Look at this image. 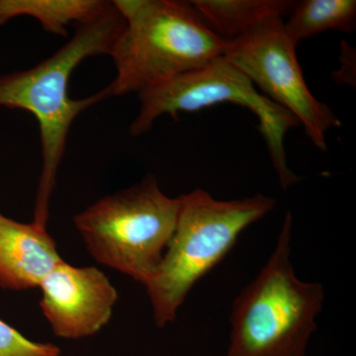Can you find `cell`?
<instances>
[{
  "label": "cell",
  "mask_w": 356,
  "mask_h": 356,
  "mask_svg": "<svg viewBox=\"0 0 356 356\" xmlns=\"http://www.w3.org/2000/svg\"><path fill=\"white\" fill-rule=\"evenodd\" d=\"M125 20L109 56L116 76L103 88L107 99L144 92L222 57L228 41L218 36L191 2L114 0Z\"/></svg>",
  "instance_id": "7a4b0ae2"
},
{
  "label": "cell",
  "mask_w": 356,
  "mask_h": 356,
  "mask_svg": "<svg viewBox=\"0 0 356 356\" xmlns=\"http://www.w3.org/2000/svg\"><path fill=\"white\" fill-rule=\"evenodd\" d=\"M296 48L282 18H273L229 41L222 57L241 70L259 92L294 116L318 149L327 151L325 136L332 128L341 127V121L312 95Z\"/></svg>",
  "instance_id": "52a82bcc"
},
{
  "label": "cell",
  "mask_w": 356,
  "mask_h": 356,
  "mask_svg": "<svg viewBox=\"0 0 356 356\" xmlns=\"http://www.w3.org/2000/svg\"><path fill=\"white\" fill-rule=\"evenodd\" d=\"M204 22L218 36L233 41L255 26L291 13L289 0H194L191 1Z\"/></svg>",
  "instance_id": "30bf717a"
},
{
  "label": "cell",
  "mask_w": 356,
  "mask_h": 356,
  "mask_svg": "<svg viewBox=\"0 0 356 356\" xmlns=\"http://www.w3.org/2000/svg\"><path fill=\"white\" fill-rule=\"evenodd\" d=\"M293 217L286 213L268 261L234 301L226 356H306L325 290L295 274L291 261Z\"/></svg>",
  "instance_id": "3957f363"
},
{
  "label": "cell",
  "mask_w": 356,
  "mask_h": 356,
  "mask_svg": "<svg viewBox=\"0 0 356 356\" xmlns=\"http://www.w3.org/2000/svg\"><path fill=\"white\" fill-rule=\"evenodd\" d=\"M139 113L129 133L135 137L151 130L159 117L177 119L181 112H195L220 103H233L250 110L259 120L271 163L283 191L301 177L287 163L284 139L288 131L300 126L289 112L269 100L227 58H215L200 69L187 72L140 93Z\"/></svg>",
  "instance_id": "8992f818"
},
{
  "label": "cell",
  "mask_w": 356,
  "mask_h": 356,
  "mask_svg": "<svg viewBox=\"0 0 356 356\" xmlns=\"http://www.w3.org/2000/svg\"><path fill=\"white\" fill-rule=\"evenodd\" d=\"M179 209L180 198L168 197L149 175L91 204L72 221L96 261L145 285L172 240Z\"/></svg>",
  "instance_id": "5b68a950"
},
{
  "label": "cell",
  "mask_w": 356,
  "mask_h": 356,
  "mask_svg": "<svg viewBox=\"0 0 356 356\" xmlns=\"http://www.w3.org/2000/svg\"><path fill=\"white\" fill-rule=\"evenodd\" d=\"M53 343H37L0 320V356H60Z\"/></svg>",
  "instance_id": "4fadbf2b"
},
{
  "label": "cell",
  "mask_w": 356,
  "mask_h": 356,
  "mask_svg": "<svg viewBox=\"0 0 356 356\" xmlns=\"http://www.w3.org/2000/svg\"><path fill=\"white\" fill-rule=\"evenodd\" d=\"M125 20L113 1L86 22L57 51L30 69L0 76V107L29 112L38 122L42 168L35 198L33 222L47 227L58 168L74 120L93 105L107 99L103 90L74 99L69 95L70 79L81 63L108 55Z\"/></svg>",
  "instance_id": "6da1fadb"
},
{
  "label": "cell",
  "mask_w": 356,
  "mask_h": 356,
  "mask_svg": "<svg viewBox=\"0 0 356 356\" xmlns=\"http://www.w3.org/2000/svg\"><path fill=\"white\" fill-rule=\"evenodd\" d=\"M179 198L172 240L156 273L144 285L159 327L177 318L194 285L227 257L248 227L268 214L276 204L261 193L220 201L202 189Z\"/></svg>",
  "instance_id": "277c9868"
},
{
  "label": "cell",
  "mask_w": 356,
  "mask_h": 356,
  "mask_svg": "<svg viewBox=\"0 0 356 356\" xmlns=\"http://www.w3.org/2000/svg\"><path fill=\"white\" fill-rule=\"evenodd\" d=\"M40 308L58 337L93 336L108 324L118 301L109 278L95 266H74L63 261L39 285Z\"/></svg>",
  "instance_id": "ba28073f"
},
{
  "label": "cell",
  "mask_w": 356,
  "mask_h": 356,
  "mask_svg": "<svg viewBox=\"0 0 356 356\" xmlns=\"http://www.w3.org/2000/svg\"><path fill=\"white\" fill-rule=\"evenodd\" d=\"M63 261L47 227L17 222L0 213V288H39L44 276Z\"/></svg>",
  "instance_id": "9c48e42d"
},
{
  "label": "cell",
  "mask_w": 356,
  "mask_h": 356,
  "mask_svg": "<svg viewBox=\"0 0 356 356\" xmlns=\"http://www.w3.org/2000/svg\"><path fill=\"white\" fill-rule=\"evenodd\" d=\"M356 25L355 0H304L296 2L284 22L295 44L327 30L351 32Z\"/></svg>",
  "instance_id": "7c38bea8"
},
{
  "label": "cell",
  "mask_w": 356,
  "mask_h": 356,
  "mask_svg": "<svg viewBox=\"0 0 356 356\" xmlns=\"http://www.w3.org/2000/svg\"><path fill=\"white\" fill-rule=\"evenodd\" d=\"M109 3L104 0H0V25L27 16L38 21L44 31L67 37L69 26L95 17Z\"/></svg>",
  "instance_id": "8fae6325"
}]
</instances>
